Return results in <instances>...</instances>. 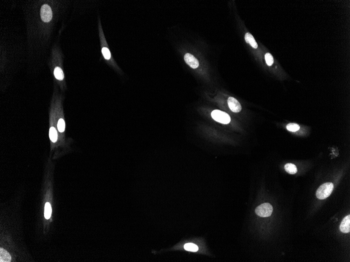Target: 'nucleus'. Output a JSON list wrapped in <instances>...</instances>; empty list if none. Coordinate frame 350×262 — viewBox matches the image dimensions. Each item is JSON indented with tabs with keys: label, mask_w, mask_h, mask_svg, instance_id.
Segmentation results:
<instances>
[{
	"label": "nucleus",
	"mask_w": 350,
	"mask_h": 262,
	"mask_svg": "<svg viewBox=\"0 0 350 262\" xmlns=\"http://www.w3.org/2000/svg\"><path fill=\"white\" fill-rule=\"evenodd\" d=\"M334 188L333 183L329 182L321 185L317 190V197L319 199H324L331 194Z\"/></svg>",
	"instance_id": "f257e3e1"
},
{
	"label": "nucleus",
	"mask_w": 350,
	"mask_h": 262,
	"mask_svg": "<svg viewBox=\"0 0 350 262\" xmlns=\"http://www.w3.org/2000/svg\"><path fill=\"white\" fill-rule=\"evenodd\" d=\"M273 208L269 203H264L259 205L255 209L257 215L262 217H268L272 215Z\"/></svg>",
	"instance_id": "f03ea898"
},
{
	"label": "nucleus",
	"mask_w": 350,
	"mask_h": 262,
	"mask_svg": "<svg viewBox=\"0 0 350 262\" xmlns=\"http://www.w3.org/2000/svg\"><path fill=\"white\" fill-rule=\"evenodd\" d=\"M211 116L214 120L223 124H227L231 121L229 115L227 113L221 110H213L211 113Z\"/></svg>",
	"instance_id": "7ed1b4c3"
},
{
	"label": "nucleus",
	"mask_w": 350,
	"mask_h": 262,
	"mask_svg": "<svg viewBox=\"0 0 350 262\" xmlns=\"http://www.w3.org/2000/svg\"><path fill=\"white\" fill-rule=\"evenodd\" d=\"M40 16L42 21L47 23L51 21L53 17V13L51 7L48 5H42L40 10Z\"/></svg>",
	"instance_id": "20e7f679"
},
{
	"label": "nucleus",
	"mask_w": 350,
	"mask_h": 262,
	"mask_svg": "<svg viewBox=\"0 0 350 262\" xmlns=\"http://www.w3.org/2000/svg\"><path fill=\"white\" fill-rule=\"evenodd\" d=\"M227 103L230 110L233 112H240L242 110V106L240 103L234 97H229L227 99Z\"/></svg>",
	"instance_id": "39448f33"
},
{
	"label": "nucleus",
	"mask_w": 350,
	"mask_h": 262,
	"mask_svg": "<svg viewBox=\"0 0 350 262\" xmlns=\"http://www.w3.org/2000/svg\"><path fill=\"white\" fill-rule=\"evenodd\" d=\"M184 59L186 64L192 69H196L199 66L198 60L193 55L190 53H186L185 55Z\"/></svg>",
	"instance_id": "423d86ee"
},
{
	"label": "nucleus",
	"mask_w": 350,
	"mask_h": 262,
	"mask_svg": "<svg viewBox=\"0 0 350 262\" xmlns=\"http://www.w3.org/2000/svg\"><path fill=\"white\" fill-rule=\"evenodd\" d=\"M340 229L342 232L347 233L350 232V216H346L342 221Z\"/></svg>",
	"instance_id": "0eeeda50"
},
{
	"label": "nucleus",
	"mask_w": 350,
	"mask_h": 262,
	"mask_svg": "<svg viewBox=\"0 0 350 262\" xmlns=\"http://www.w3.org/2000/svg\"><path fill=\"white\" fill-rule=\"evenodd\" d=\"M245 40L247 43L250 44L253 48L256 49L258 47V44L256 40H255L254 37L250 33H247L245 35Z\"/></svg>",
	"instance_id": "6e6552de"
},
{
	"label": "nucleus",
	"mask_w": 350,
	"mask_h": 262,
	"mask_svg": "<svg viewBox=\"0 0 350 262\" xmlns=\"http://www.w3.org/2000/svg\"><path fill=\"white\" fill-rule=\"evenodd\" d=\"M11 257L9 253L3 249H0V262H9L11 261Z\"/></svg>",
	"instance_id": "1a4fd4ad"
},
{
	"label": "nucleus",
	"mask_w": 350,
	"mask_h": 262,
	"mask_svg": "<svg viewBox=\"0 0 350 262\" xmlns=\"http://www.w3.org/2000/svg\"><path fill=\"white\" fill-rule=\"evenodd\" d=\"M285 169L286 171L291 174H295L297 172V167L296 165L293 164L292 163H287L285 166Z\"/></svg>",
	"instance_id": "9d476101"
},
{
	"label": "nucleus",
	"mask_w": 350,
	"mask_h": 262,
	"mask_svg": "<svg viewBox=\"0 0 350 262\" xmlns=\"http://www.w3.org/2000/svg\"><path fill=\"white\" fill-rule=\"evenodd\" d=\"M54 75H55L56 78L59 80H62L64 78V73L62 72V69L59 67H56L55 69Z\"/></svg>",
	"instance_id": "9b49d317"
},
{
	"label": "nucleus",
	"mask_w": 350,
	"mask_h": 262,
	"mask_svg": "<svg viewBox=\"0 0 350 262\" xmlns=\"http://www.w3.org/2000/svg\"><path fill=\"white\" fill-rule=\"evenodd\" d=\"M184 249L187 251L190 252H197L199 249L197 245L193 243H187L184 245Z\"/></svg>",
	"instance_id": "f8f14e48"
},
{
	"label": "nucleus",
	"mask_w": 350,
	"mask_h": 262,
	"mask_svg": "<svg viewBox=\"0 0 350 262\" xmlns=\"http://www.w3.org/2000/svg\"><path fill=\"white\" fill-rule=\"evenodd\" d=\"M51 205L49 203H46L45 206V217L46 219H49L51 215Z\"/></svg>",
	"instance_id": "ddd939ff"
},
{
	"label": "nucleus",
	"mask_w": 350,
	"mask_h": 262,
	"mask_svg": "<svg viewBox=\"0 0 350 262\" xmlns=\"http://www.w3.org/2000/svg\"><path fill=\"white\" fill-rule=\"evenodd\" d=\"M49 137L51 141L55 142L57 140V132L54 127H51L49 130Z\"/></svg>",
	"instance_id": "4468645a"
},
{
	"label": "nucleus",
	"mask_w": 350,
	"mask_h": 262,
	"mask_svg": "<svg viewBox=\"0 0 350 262\" xmlns=\"http://www.w3.org/2000/svg\"><path fill=\"white\" fill-rule=\"evenodd\" d=\"M287 130H288L289 131L295 132V131L299 130V129H300V127H299V125L297 124L290 123V124H289L288 125H287Z\"/></svg>",
	"instance_id": "2eb2a0df"
},
{
	"label": "nucleus",
	"mask_w": 350,
	"mask_h": 262,
	"mask_svg": "<svg viewBox=\"0 0 350 262\" xmlns=\"http://www.w3.org/2000/svg\"><path fill=\"white\" fill-rule=\"evenodd\" d=\"M266 62L268 66H271L274 63V59L272 55L270 53H266L265 56Z\"/></svg>",
	"instance_id": "dca6fc26"
},
{
	"label": "nucleus",
	"mask_w": 350,
	"mask_h": 262,
	"mask_svg": "<svg viewBox=\"0 0 350 262\" xmlns=\"http://www.w3.org/2000/svg\"><path fill=\"white\" fill-rule=\"evenodd\" d=\"M58 129L60 132H64L65 129V123L62 119H60L58 123Z\"/></svg>",
	"instance_id": "f3484780"
},
{
	"label": "nucleus",
	"mask_w": 350,
	"mask_h": 262,
	"mask_svg": "<svg viewBox=\"0 0 350 262\" xmlns=\"http://www.w3.org/2000/svg\"><path fill=\"white\" fill-rule=\"evenodd\" d=\"M102 53L103 55L104 56V58L106 60H108L110 59L111 58V53L110 51L106 47L103 48L102 49Z\"/></svg>",
	"instance_id": "a211bd4d"
}]
</instances>
